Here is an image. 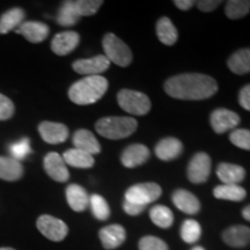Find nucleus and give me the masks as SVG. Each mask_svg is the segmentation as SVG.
<instances>
[{"label":"nucleus","instance_id":"nucleus-39","mask_svg":"<svg viewBox=\"0 0 250 250\" xmlns=\"http://www.w3.org/2000/svg\"><path fill=\"white\" fill-rule=\"evenodd\" d=\"M239 103L246 110L250 111V83L243 86L239 93Z\"/></svg>","mask_w":250,"mask_h":250},{"label":"nucleus","instance_id":"nucleus-25","mask_svg":"<svg viewBox=\"0 0 250 250\" xmlns=\"http://www.w3.org/2000/svg\"><path fill=\"white\" fill-rule=\"evenodd\" d=\"M227 66L233 73L243 76L250 72V48L240 49L228 58Z\"/></svg>","mask_w":250,"mask_h":250},{"label":"nucleus","instance_id":"nucleus-26","mask_svg":"<svg viewBox=\"0 0 250 250\" xmlns=\"http://www.w3.org/2000/svg\"><path fill=\"white\" fill-rule=\"evenodd\" d=\"M26 13L22 8L14 7L8 9L0 18V34H7L11 30H15L24 22Z\"/></svg>","mask_w":250,"mask_h":250},{"label":"nucleus","instance_id":"nucleus-4","mask_svg":"<svg viewBox=\"0 0 250 250\" xmlns=\"http://www.w3.org/2000/svg\"><path fill=\"white\" fill-rule=\"evenodd\" d=\"M102 46L104 50V56L110 62H114L118 66L126 67L132 62L133 55L131 49L115 34H105L102 40Z\"/></svg>","mask_w":250,"mask_h":250},{"label":"nucleus","instance_id":"nucleus-45","mask_svg":"<svg viewBox=\"0 0 250 250\" xmlns=\"http://www.w3.org/2000/svg\"><path fill=\"white\" fill-rule=\"evenodd\" d=\"M0 250H15V249L9 248V247H2V248H0Z\"/></svg>","mask_w":250,"mask_h":250},{"label":"nucleus","instance_id":"nucleus-34","mask_svg":"<svg viewBox=\"0 0 250 250\" xmlns=\"http://www.w3.org/2000/svg\"><path fill=\"white\" fill-rule=\"evenodd\" d=\"M103 1L101 0H76L74 6H76L77 12L80 17H90L94 15L101 7Z\"/></svg>","mask_w":250,"mask_h":250},{"label":"nucleus","instance_id":"nucleus-38","mask_svg":"<svg viewBox=\"0 0 250 250\" xmlns=\"http://www.w3.org/2000/svg\"><path fill=\"white\" fill-rule=\"evenodd\" d=\"M15 112L14 103L12 100L0 93V121H7L13 117Z\"/></svg>","mask_w":250,"mask_h":250},{"label":"nucleus","instance_id":"nucleus-32","mask_svg":"<svg viewBox=\"0 0 250 250\" xmlns=\"http://www.w3.org/2000/svg\"><path fill=\"white\" fill-rule=\"evenodd\" d=\"M202 227L198 221L188 219L181 226V237L187 243H196L201 239Z\"/></svg>","mask_w":250,"mask_h":250},{"label":"nucleus","instance_id":"nucleus-30","mask_svg":"<svg viewBox=\"0 0 250 250\" xmlns=\"http://www.w3.org/2000/svg\"><path fill=\"white\" fill-rule=\"evenodd\" d=\"M149 218L153 224L160 228H169L174 223V214L165 205H155L149 210Z\"/></svg>","mask_w":250,"mask_h":250},{"label":"nucleus","instance_id":"nucleus-19","mask_svg":"<svg viewBox=\"0 0 250 250\" xmlns=\"http://www.w3.org/2000/svg\"><path fill=\"white\" fill-rule=\"evenodd\" d=\"M74 148L81 149V151L88 153L90 155L99 154L101 152V145L96 137L86 129H80L73 134Z\"/></svg>","mask_w":250,"mask_h":250},{"label":"nucleus","instance_id":"nucleus-10","mask_svg":"<svg viewBox=\"0 0 250 250\" xmlns=\"http://www.w3.org/2000/svg\"><path fill=\"white\" fill-rule=\"evenodd\" d=\"M211 126L215 133L223 134L229 130H234L240 123V116L229 109L219 108L211 114Z\"/></svg>","mask_w":250,"mask_h":250},{"label":"nucleus","instance_id":"nucleus-28","mask_svg":"<svg viewBox=\"0 0 250 250\" xmlns=\"http://www.w3.org/2000/svg\"><path fill=\"white\" fill-rule=\"evenodd\" d=\"M156 35L161 43L169 46L174 45L179 39L176 27L174 26L169 18L166 17L159 19L158 23H156Z\"/></svg>","mask_w":250,"mask_h":250},{"label":"nucleus","instance_id":"nucleus-5","mask_svg":"<svg viewBox=\"0 0 250 250\" xmlns=\"http://www.w3.org/2000/svg\"><path fill=\"white\" fill-rule=\"evenodd\" d=\"M120 107L127 114L144 116L151 110V101L146 94L133 89H122L117 94Z\"/></svg>","mask_w":250,"mask_h":250},{"label":"nucleus","instance_id":"nucleus-13","mask_svg":"<svg viewBox=\"0 0 250 250\" xmlns=\"http://www.w3.org/2000/svg\"><path fill=\"white\" fill-rule=\"evenodd\" d=\"M39 132L45 143L51 145L64 143L68 138V129L65 124L55 122H42L39 125Z\"/></svg>","mask_w":250,"mask_h":250},{"label":"nucleus","instance_id":"nucleus-2","mask_svg":"<svg viewBox=\"0 0 250 250\" xmlns=\"http://www.w3.org/2000/svg\"><path fill=\"white\" fill-rule=\"evenodd\" d=\"M109 83L102 76L85 77L68 89V98L78 105H88L98 102L108 90Z\"/></svg>","mask_w":250,"mask_h":250},{"label":"nucleus","instance_id":"nucleus-3","mask_svg":"<svg viewBox=\"0 0 250 250\" xmlns=\"http://www.w3.org/2000/svg\"><path fill=\"white\" fill-rule=\"evenodd\" d=\"M138 127V122L132 117L109 116L99 120L95 130L104 138L118 140L130 137Z\"/></svg>","mask_w":250,"mask_h":250},{"label":"nucleus","instance_id":"nucleus-8","mask_svg":"<svg viewBox=\"0 0 250 250\" xmlns=\"http://www.w3.org/2000/svg\"><path fill=\"white\" fill-rule=\"evenodd\" d=\"M211 158L204 152L196 153L188 166V179L191 183L206 182L211 173Z\"/></svg>","mask_w":250,"mask_h":250},{"label":"nucleus","instance_id":"nucleus-24","mask_svg":"<svg viewBox=\"0 0 250 250\" xmlns=\"http://www.w3.org/2000/svg\"><path fill=\"white\" fill-rule=\"evenodd\" d=\"M62 156V159H64L65 164L74 168L87 169V168H92L94 164H95L93 155H90L88 153L78 148L67 149V151L64 152V154Z\"/></svg>","mask_w":250,"mask_h":250},{"label":"nucleus","instance_id":"nucleus-27","mask_svg":"<svg viewBox=\"0 0 250 250\" xmlns=\"http://www.w3.org/2000/svg\"><path fill=\"white\" fill-rule=\"evenodd\" d=\"M213 196L223 201L241 202L246 198L247 191L239 184H220L213 189Z\"/></svg>","mask_w":250,"mask_h":250},{"label":"nucleus","instance_id":"nucleus-29","mask_svg":"<svg viewBox=\"0 0 250 250\" xmlns=\"http://www.w3.org/2000/svg\"><path fill=\"white\" fill-rule=\"evenodd\" d=\"M80 18L81 17L77 12L76 6H74V1L68 0V1L62 2L61 8H59L57 14V22L62 27H72L77 24Z\"/></svg>","mask_w":250,"mask_h":250},{"label":"nucleus","instance_id":"nucleus-15","mask_svg":"<svg viewBox=\"0 0 250 250\" xmlns=\"http://www.w3.org/2000/svg\"><path fill=\"white\" fill-rule=\"evenodd\" d=\"M99 236L103 248L111 250L123 245L126 239V232L121 225H109L100 230Z\"/></svg>","mask_w":250,"mask_h":250},{"label":"nucleus","instance_id":"nucleus-21","mask_svg":"<svg viewBox=\"0 0 250 250\" xmlns=\"http://www.w3.org/2000/svg\"><path fill=\"white\" fill-rule=\"evenodd\" d=\"M217 175L223 184H239L245 180L246 170L239 165L221 162L217 168Z\"/></svg>","mask_w":250,"mask_h":250},{"label":"nucleus","instance_id":"nucleus-6","mask_svg":"<svg viewBox=\"0 0 250 250\" xmlns=\"http://www.w3.org/2000/svg\"><path fill=\"white\" fill-rule=\"evenodd\" d=\"M162 189L158 183L147 182L138 183L130 187L125 192V201L134 203V204L147 206L155 202L161 196Z\"/></svg>","mask_w":250,"mask_h":250},{"label":"nucleus","instance_id":"nucleus-17","mask_svg":"<svg viewBox=\"0 0 250 250\" xmlns=\"http://www.w3.org/2000/svg\"><path fill=\"white\" fill-rule=\"evenodd\" d=\"M183 152V145L177 138L167 137L160 140L155 146V154L162 161H171L179 158Z\"/></svg>","mask_w":250,"mask_h":250},{"label":"nucleus","instance_id":"nucleus-20","mask_svg":"<svg viewBox=\"0 0 250 250\" xmlns=\"http://www.w3.org/2000/svg\"><path fill=\"white\" fill-rule=\"evenodd\" d=\"M223 240L233 248H242L250 242V228L243 225L228 227L223 233Z\"/></svg>","mask_w":250,"mask_h":250},{"label":"nucleus","instance_id":"nucleus-9","mask_svg":"<svg viewBox=\"0 0 250 250\" xmlns=\"http://www.w3.org/2000/svg\"><path fill=\"white\" fill-rule=\"evenodd\" d=\"M109 66H110V62L104 55H98L87 59H78L72 64V67L77 73L85 77L101 76V73L107 71Z\"/></svg>","mask_w":250,"mask_h":250},{"label":"nucleus","instance_id":"nucleus-41","mask_svg":"<svg viewBox=\"0 0 250 250\" xmlns=\"http://www.w3.org/2000/svg\"><path fill=\"white\" fill-rule=\"evenodd\" d=\"M219 5H221L220 0H201V1H197V6L198 8L203 12H212L218 7Z\"/></svg>","mask_w":250,"mask_h":250},{"label":"nucleus","instance_id":"nucleus-1","mask_svg":"<svg viewBox=\"0 0 250 250\" xmlns=\"http://www.w3.org/2000/svg\"><path fill=\"white\" fill-rule=\"evenodd\" d=\"M165 90L174 99L199 101L218 92L215 79L201 73H183L171 77L165 83Z\"/></svg>","mask_w":250,"mask_h":250},{"label":"nucleus","instance_id":"nucleus-42","mask_svg":"<svg viewBox=\"0 0 250 250\" xmlns=\"http://www.w3.org/2000/svg\"><path fill=\"white\" fill-rule=\"evenodd\" d=\"M174 4L177 8L182 9V11H188L195 5V1H192V0H175Z\"/></svg>","mask_w":250,"mask_h":250},{"label":"nucleus","instance_id":"nucleus-12","mask_svg":"<svg viewBox=\"0 0 250 250\" xmlns=\"http://www.w3.org/2000/svg\"><path fill=\"white\" fill-rule=\"evenodd\" d=\"M79 42L80 36L77 31H62L52 39L51 50L57 56H66L79 45Z\"/></svg>","mask_w":250,"mask_h":250},{"label":"nucleus","instance_id":"nucleus-35","mask_svg":"<svg viewBox=\"0 0 250 250\" xmlns=\"http://www.w3.org/2000/svg\"><path fill=\"white\" fill-rule=\"evenodd\" d=\"M229 140L236 147L250 151V130L234 129L229 134Z\"/></svg>","mask_w":250,"mask_h":250},{"label":"nucleus","instance_id":"nucleus-40","mask_svg":"<svg viewBox=\"0 0 250 250\" xmlns=\"http://www.w3.org/2000/svg\"><path fill=\"white\" fill-rule=\"evenodd\" d=\"M123 208H124L125 213H127L129 215H138L142 213V212H144V210L146 208V206L138 205V204H134V203L124 201Z\"/></svg>","mask_w":250,"mask_h":250},{"label":"nucleus","instance_id":"nucleus-36","mask_svg":"<svg viewBox=\"0 0 250 250\" xmlns=\"http://www.w3.org/2000/svg\"><path fill=\"white\" fill-rule=\"evenodd\" d=\"M9 152H11L12 158L15 159V160H23L24 158H27L28 154L31 153L29 138H23L17 143L12 144L9 146Z\"/></svg>","mask_w":250,"mask_h":250},{"label":"nucleus","instance_id":"nucleus-18","mask_svg":"<svg viewBox=\"0 0 250 250\" xmlns=\"http://www.w3.org/2000/svg\"><path fill=\"white\" fill-rule=\"evenodd\" d=\"M174 205L184 213L193 215L197 214L201 210V203L198 198L188 190L179 189L173 193Z\"/></svg>","mask_w":250,"mask_h":250},{"label":"nucleus","instance_id":"nucleus-7","mask_svg":"<svg viewBox=\"0 0 250 250\" xmlns=\"http://www.w3.org/2000/svg\"><path fill=\"white\" fill-rule=\"evenodd\" d=\"M36 226L46 239L55 242H61L67 236L68 227L61 219L49 214H43L37 219Z\"/></svg>","mask_w":250,"mask_h":250},{"label":"nucleus","instance_id":"nucleus-43","mask_svg":"<svg viewBox=\"0 0 250 250\" xmlns=\"http://www.w3.org/2000/svg\"><path fill=\"white\" fill-rule=\"evenodd\" d=\"M242 217L246 219V220L250 221V205L246 206L245 208L242 210Z\"/></svg>","mask_w":250,"mask_h":250},{"label":"nucleus","instance_id":"nucleus-33","mask_svg":"<svg viewBox=\"0 0 250 250\" xmlns=\"http://www.w3.org/2000/svg\"><path fill=\"white\" fill-rule=\"evenodd\" d=\"M89 206L94 217L98 220H107L110 217V208L107 201L100 195H92L89 197Z\"/></svg>","mask_w":250,"mask_h":250},{"label":"nucleus","instance_id":"nucleus-31","mask_svg":"<svg viewBox=\"0 0 250 250\" xmlns=\"http://www.w3.org/2000/svg\"><path fill=\"white\" fill-rule=\"evenodd\" d=\"M250 12V0H229L225 7L227 18L232 20L245 18Z\"/></svg>","mask_w":250,"mask_h":250},{"label":"nucleus","instance_id":"nucleus-44","mask_svg":"<svg viewBox=\"0 0 250 250\" xmlns=\"http://www.w3.org/2000/svg\"><path fill=\"white\" fill-rule=\"evenodd\" d=\"M191 250H205V249L203 248V247H201V246H197V247H193Z\"/></svg>","mask_w":250,"mask_h":250},{"label":"nucleus","instance_id":"nucleus-14","mask_svg":"<svg viewBox=\"0 0 250 250\" xmlns=\"http://www.w3.org/2000/svg\"><path fill=\"white\" fill-rule=\"evenodd\" d=\"M149 149L143 144H132L124 149L121 155V162L126 168H136L144 165L149 159Z\"/></svg>","mask_w":250,"mask_h":250},{"label":"nucleus","instance_id":"nucleus-22","mask_svg":"<svg viewBox=\"0 0 250 250\" xmlns=\"http://www.w3.org/2000/svg\"><path fill=\"white\" fill-rule=\"evenodd\" d=\"M66 199L73 211L83 212L89 205V196L79 184H70L66 188Z\"/></svg>","mask_w":250,"mask_h":250},{"label":"nucleus","instance_id":"nucleus-11","mask_svg":"<svg viewBox=\"0 0 250 250\" xmlns=\"http://www.w3.org/2000/svg\"><path fill=\"white\" fill-rule=\"evenodd\" d=\"M45 173L54 181L57 182H66L70 179L67 166L61 154L56 152H50L44 156L43 161Z\"/></svg>","mask_w":250,"mask_h":250},{"label":"nucleus","instance_id":"nucleus-37","mask_svg":"<svg viewBox=\"0 0 250 250\" xmlns=\"http://www.w3.org/2000/svg\"><path fill=\"white\" fill-rule=\"evenodd\" d=\"M139 250H169L167 243L156 236H144L139 241Z\"/></svg>","mask_w":250,"mask_h":250},{"label":"nucleus","instance_id":"nucleus-23","mask_svg":"<svg viewBox=\"0 0 250 250\" xmlns=\"http://www.w3.org/2000/svg\"><path fill=\"white\" fill-rule=\"evenodd\" d=\"M23 175V166L11 156H0V179L8 182L20 180Z\"/></svg>","mask_w":250,"mask_h":250},{"label":"nucleus","instance_id":"nucleus-16","mask_svg":"<svg viewBox=\"0 0 250 250\" xmlns=\"http://www.w3.org/2000/svg\"><path fill=\"white\" fill-rule=\"evenodd\" d=\"M31 43H42L49 36V27L39 21H26L14 30Z\"/></svg>","mask_w":250,"mask_h":250}]
</instances>
